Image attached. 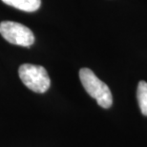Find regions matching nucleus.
Returning a JSON list of instances; mask_svg holds the SVG:
<instances>
[{
    "label": "nucleus",
    "instance_id": "nucleus-1",
    "mask_svg": "<svg viewBox=\"0 0 147 147\" xmlns=\"http://www.w3.org/2000/svg\"><path fill=\"white\" fill-rule=\"evenodd\" d=\"M79 78L84 89L94 98L102 108H110L113 103L111 91L103 81H101L93 71L88 68H82L79 71Z\"/></svg>",
    "mask_w": 147,
    "mask_h": 147
},
{
    "label": "nucleus",
    "instance_id": "nucleus-5",
    "mask_svg": "<svg viewBox=\"0 0 147 147\" xmlns=\"http://www.w3.org/2000/svg\"><path fill=\"white\" fill-rule=\"evenodd\" d=\"M137 98L142 114L147 116V82L140 81L138 85Z\"/></svg>",
    "mask_w": 147,
    "mask_h": 147
},
{
    "label": "nucleus",
    "instance_id": "nucleus-2",
    "mask_svg": "<svg viewBox=\"0 0 147 147\" xmlns=\"http://www.w3.org/2000/svg\"><path fill=\"white\" fill-rule=\"evenodd\" d=\"M21 81L33 92L43 94L51 85L49 75L42 66L34 64H22L18 69Z\"/></svg>",
    "mask_w": 147,
    "mask_h": 147
},
{
    "label": "nucleus",
    "instance_id": "nucleus-4",
    "mask_svg": "<svg viewBox=\"0 0 147 147\" xmlns=\"http://www.w3.org/2000/svg\"><path fill=\"white\" fill-rule=\"evenodd\" d=\"M5 4L24 11H36L41 4V0H2Z\"/></svg>",
    "mask_w": 147,
    "mask_h": 147
},
{
    "label": "nucleus",
    "instance_id": "nucleus-3",
    "mask_svg": "<svg viewBox=\"0 0 147 147\" xmlns=\"http://www.w3.org/2000/svg\"><path fill=\"white\" fill-rule=\"evenodd\" d=\"M0 34L5 40L14 45L30 47L34 42V36L30 29L17 22L3 21L0 23Z\"/></svg>",
    "mask_w": 147,
    "mask_h": 147
}]
</instances>
